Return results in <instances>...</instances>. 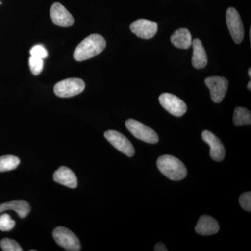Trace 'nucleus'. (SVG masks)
Segmentation results:
<instances>
[{"mask_svg": "<svg viewBox=\"0 0 251 251\" xmlns=\"http://www.w3.org/2000/svg\"><path fill=\"white\" fill-rule=\"evenodd\" d=\"M106 46V41L100 34L87 36L78 44L74 51V59L78 62L87 60L101 53Z\"/></svg>", "mask_w": 251, "mask_h": 251, "instance_id": "f257e3e1", "label": "nucleus"}, {"mask_svg": "<svg viewBox=\"0 0 251 251\" xmlns=\"http://www.w3.org/2000/svg\"><path fill=\"white\" fill-rule=\"evenodd\" d=\"M157 167L162 174L173 181L184 179L187 175V169L184 163L171 155L160 156L157 160Z\"/></svg>", "mask_w": 251, "mask_h": 251, "instance_id": "f03ea898", "label": "nucleus"}, {"mask_svg": "<svg viewBox=\"0 0 251 251\" xmlns=\"http://www.w3.org/2000/svg\"><path fill=\"white\" fill-rule=\"evenodd\" d=\"M125 125L127 129L137 139L150 144H156L159 140L156 132L141 122L129 119L126 122Z\"/></svg>", "mask_w": 251, "mask_h": 251, "instance_id": "7ed1b4c3", "label": "nucleus"}, {"mask_svg": "<svg viewBox=\"0 0 251 251\" xmlns=\"http://www.w3.org/2000/svg\"><path fill=\"white\" fill-rule=\"evenodd\" d=\"M85 88L84 81L80 78H68L57 82L54 87V92L61 98H70L83 92Z\"/></svg>", "mask_w": 251, "mask_h": 251, "instance_id": "20e7f679", "label": "nucleus"}, {"mask_svg": "<svg viewBox=\"0 0 251 251\" xmlns=\"http://www.w3.org/2000/svg\"><path fill=\"white\" fill-rule=\"evenodd\" d=\"M52 235L56 243L65 250L80 251V241L70 229L64 227H58L54 229Z\"/></svg>", "mask_w": 251, "mask_h": 251, "instance_id": "39448f33", "label": "nucleus"}, {"mask_svg": "<svg viewBox=\"0 0 251 251\" xmlns=\"http://www.w3.org/2000/svg\"><path fill=\"white\" fill-rule=\"evenodd\" d=\"M226 22L229 33L236 44L242 42L244 37V25L239 12L233 7H229L226 11Z\"/></svg>", "mask_w": 251, "mask_h": 251, "instance_id": "423d86ee", "label": "nucleus"}, {"mask_svg": "<svg viewBox=\"0 0 251 251\" xmlns=\"http://www.w3.org/2000/svg\"><path fill=\"white\" fill-rule=\"evenodd\" d=\"M204 82L210 91L213 101L216 103L222 102L228 88V80L224 77L211 76L206 78Z\"/></svg>", "mask_w": 251, "mask_h": 251, "instance_id": "0eeeda50", "label": "nucleus"}, {"mask_svg": "<svg viewBox=\"0 0 251 251\" xmlns=\"http://www.w3.org/2000/svg\"><path fill=\"white\" fill-rule=\"evenodd\" d=\"M104 136L114 148L125 153L127 156L132 157L135 154V150L129 140L116 130H107Z\"/></svg>", "mask_w": 251, "mask_h": 251, "instance_id": "6e6552de", "label": "nucleus"}, {"mask_svg": "<svg viewBox=\"0 0 251 251\" xmlns=\"http://www.w3.org/2000/svg\"><path fill=\"white\" fill-rule=\"evenodd\" d=\"M159 102L163 108L171 115L181 117L187 111V105L181 99L170 93L162 94L160 96Z\"/></svg>", "mask_w": 251, "mask_h": 251, "instance_id": "1a4fd4ad", "label": "nucleus"}, {"mask_svg": "<svg viewBox=\"0 0 251 251\" xmlns=\"http://www.w3.org/2000/svg\"><path fill=\"white\" fill-rule=\"evenodd\" d=\"M130 29L138 37L150 39L156 35L158 31V24L146 19L137 20L130 24Z\"/></svg>", "mask_w": 251, "mask_h": 251, "instance_id": "9d476101", "label": "nucleus"}, {"mask_svg": "<svg viewBox=\"0 0 251 251\" xmlns=\"http://www.w3.org/2000/svg\"><path fill=\"white\" fill-rule=\"evenodd\" d=\"M50 17L52 22L59 27H69L73 25L74 18L62 4L56 2L51 6Z\"/></svg>", "mask_w": 251, "mask_h": 251, "instance_id": "9b49d317", "label": "nucleus"}, {"mask_svg": "<svg viewBox=\"0 0 251 251\" xmlns=\"http://www.w3.org/2000/svg\"><path fill=\"white\" fill-rule=\"evenodd\" d=\"M202 138L210 147V156L216 161H221L224 159L226 151L224 145L221 140L214 133L209 130H204L202 133Z\"/></svg>", "mask_w": 251, "mask_h": 251, "instance_id": "f8f14e48", "label": "nucleus"}, {"mask_svg": "<svg viewBox=\"0 0 251 251\" xmlns=\"http://www.w3.org/2000/svg\"><path fill=\"white\" fill-rule=\"evenodd\" d=\"M53 179L55 182L58 183L67 187L75 188L77 186V179L74 172L69 168L62 166L54 172Z\"/></svg>", "mask_w": 251, "mask_h": 251, "instance_id": "ddd939ff", "label": "nucleus"}, {"mask_svg": "<svg viewBox=\"0 0 251 251\" xmlns=\"http://www.w3.org/2000/svg\"><path fill=\"white\" fill-rule=\"evenodd\" d=\"M195 230L201 235H212L219 232V225L211 216L204 215L198 220Z\"/></svg>", "mask_w": 251, "mask_h": 251, "instance_id": "4468645a", "label": "nucleus"}, {"mask_svg": "<svg viewBox=\"0 0 251 251\" xmlns=\"http://www.w3.org/2000/svg\"><path fill=\"white\" fill-rule=\"evenodd\" d=\"M193 54L192 64L196 69H201L206 67L208 62L207 54L202 45V41L195 39L192 41Z\"/></svg>", "mask_w": 251, "mask_h": 251, "instance_id": "2eb2a0df", "label": "nucleus"}, {"mask_svg": "<svg viewBox=\"0 0 251 251\" xmlns=\"http://www.w3.org/2000/svg\"><path fill=\"white\" fill-rule=\"evenodd\" d=\"M8 210L16 211L20 218L24 219L30 212V206L25 201H13L0 204V214Z\"/></svg>", "mask_w": 251, "mask_h": 251, "instance_id": "dca6fc26", "label": "nucleus"}, {"mask_svg": "<svg viewBox=\"0 0 251 251\" xmlns=\"http://www.w3.org/2000/svg\"><path fill=\"white\" fill-rule=\"evenodd\" d=\"M171 41L175 47L179 49H188L192 46V36L186 28L175 31L171 36Z\"/></svg>", "mask_w": 251, "mask_h": 251, "instance_id": "f3484780", "label": "nucleus"}, {"mask_svg": "<svg viewBox=\"0 0 251 251\" xmlns=\"http://www.w3.org/2000/svg\"><path fill=\"white\" fill-rule=\"evenodd\" d=\"M234 125L240 126L244 125H251V113L250 110L242 107H237L234 109L233 115Z\"/></svg>", "mask_w": 251, "mask_h": 251, "instance_id": "a211bd4d", "label": "nucleus"}, {"mask_svg": "<svg viewBox=\"0 0 251 251\" xmlns=\"http://www.w3.org/2000/svg\"><path fill=\"white\" fill-rule=\"evenodd\" d=\"M20 159L12 155H6L0 157V172L13 171L20 164Z\"/></svg>", "mask_w": 251, "mask_h": 251, "instance_id": "6ab92c4d", "label": "nucleus"}, {"mask_svg": "<svg viewBox=\"0 0 251 251\" xmlns=\"http://www.w3.org/2000/svg\"><path fill=\"white\" fill-rule=\"evenodd\" d=\"M44 60L43 59L31 56L29 59V66L33 75H38L42 72L44 69Z\"/></svg>", "mask_w": 251, "mask_h": 251, "instance_id": "aec40b11", "label": "nucleus"}, {"mask_svg": "<svg viewBox=\"0 0 251 251\" xmlns=\"http://www.w3.org/2000/svg\"><path fill=\"white\" fill-rule=\"evenodd\" d=\"M16 223L7 214L0 216V230L9 232L14 228Z\"/></svg>", "mask_w": 251, "mask_h": 251, "instance_id": "412c9836", "label": "nucleus"}, {"mask_svg": "<svg viewBox=\"0 0 251 251\" xmlns=\"http://www.w3.org/2000/svg\"><path fill=\"white\" fill-rule=\"evenodd\" d=\"M0 247L4 251H22V248L16 241L5 238L0 242Z\"/></svg>", "mask_w": 251, "mask_h": 251, "instance_id": "4be33fe9", "label": "nucleus"}, {"mask_svg": "<svg viewBox=\"0 0 251 251\" xmlns=\"http://www.w3.org/2000/svg\"><path fill=\"white\" fill-rule=\"evenodd\" d=\"M30 55L38 58L44 59L48 57L47 50L42 45H36L31 48L29 51Z\"/></svg>", "mask_w": 251, "mask_h": 251, "instance_id": "5701e85b", "label": "nucleus"}, {"mask_svg": "<svg viewBox=\"0 0 251 251\" xmlns=\"http://www.w3.org/2000/svg\"><path fill=\"white\" fill-rule=\"evenodd\" d=\"M239 204L244 210L251 211V193H243L239 199Z\"/></svg>", "mask_w": 251, "mask_h": 251, "instance_id": "b1692460", "label": "nucleus"}, {"mask_svg": "<svg viewBox=\"0 0 251 251\" xmlns=\"http://www.w3.org/2000/svg\"><path fill=\"white\" fill-rule=\"evenodd\" d=\"M155 251H167L168 249H166V246L162 242L158 243L154 247Z\"/></svg>", "mask_w": 251, "mask_h": 251, "instance_id": "393cba45", "label": "nucleus"}, {"mask_svg": "<svg viewBox=\"0 0 251 251\" xmlns=\"http://www.w3.org/2000/svg\"><path fill=\"white\" fill-rule=\"evenodd\" d=\"M247 87L249 90H251V80L249 81V84H248Z\"/></svg>", "mask_w": 251, "mask_h": 251, "instance_id": "a878e982", "label": "nucleus"}, {"mask_svg": "<svg viewBox=\"0 0 251 251\" xmlns=\"http://www.w3.org/2000/svg\"><path fill=\"white\" fill-rule=\"evenodd\" d=\"M249 77H251V69L250 68V69H249Z\"/></svg>", "mask_w": 251, "mask_h": 251, "instance_id": "bb28decb", "label": "nucleus"}, {"mask_svg": "<svg viewBox=\"0 0 251 251\" xmlns=\"http://www.w3.org/2000/svg\"><path fill=\"white\" fill-rule=\"evenodd\" d=\"M0 1H1V0H0Z\"/></svg>", "mask_w": 251, "mask_h": 251, "instance_id": "cd10ccee", "label": "nucleus"}]
</instances>
